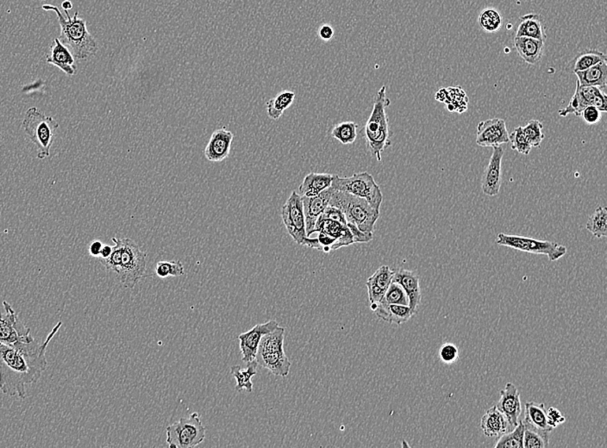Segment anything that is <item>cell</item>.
I'll use <instances>...</instances> for the list:
<instances>
[{
    "mask_svg": "<svg viewBox=\"0 0 607 448\" xmlns=\"http://www.w3.org/2000/svg\"><path fill=\"white\" fill-rule=\"evenodd\" d=\"M509 141H511L512 150L524 155L530 154L532 147L529 144L522 126L517 127L513 132L509 134Z\"/></svg>",
    "mask_w": 607,
    "mask_h": 448,
    "instance_id": "cell-43",
    "label": "cell"
},
{
    "mask_svg": "<svg viewBox=\"0 0 607 448\" xmlns=\"http://www.w3.org/2000/svg\"><path fill=\"white\" fill-rule=\"evenodd\" d=\"M258 363L255 360L248 362L247 368L245 370H242L239 365H233V367L230 368V373H232L237 381L236 390L237 391L240 392L245 390L248 393H251L253 391L251 379L253 377L257 374V368H258Z\"/></svg>",
    "mask_w": 607,
    "mask_h": 448,
    "instance_id": "cell-31",
    "label": "cell"
},
{
    "mask_svg": "<svg viewBox=\"0 0 607 448\" xmlns=\"http://www.w3.org/2000/svg\"><path fill=\"white\" fill-rule=\"evenodd\" d=\"M111 240L115 244L113 252L106 259H100V262L108 270L116 272L125 288L133 289L144 277L147 253L141 251L139 245L130 239L113 237Z\"/></svg>",
    "mask_w": 607,
    "mask_h": 448,
    "instance_id": "cell-2",
    "label": "cell"
},
{
    "mask_svg": "<svg viewBox=\"0 0 607 448\" xmlns=\"http://www.w3.org/2000/svg\"><path fill=\"white\" fill-rule=\"evenodd\" d=\"M167 443L170 448H193L199 446L206 438L199 413H193L188 418H181L177 423L167 426Z\"/></svg>",
    "mask_w": 607,
    "mask_h": 448,
    "instance_id": "cell-8",
    "label": "cell"
},
{
    "mask_svg": "<svg viewBox=\"0 0 607 448\" xmlns=\"http://www.w3.org/2000/svg\"><path fill=\"white\" fill-rule=\"evenodd\" d=\"M580 87H596L604 90L607 84L606 61L599 62L590 69L575 73Z\"/></svg>",
    "mask_w": 607,
    "mask_h": 448,
    "instance_id": "cell-28",
    "label": "cell"
},
{
    "mask_svg": "<svg viewBox=\"0 0 607 448\" xmlns=\"http://www.w3.org/2000/svg\"><path fill=\"white\" fill-rule=\"evenodd\" d=\"M334 192L335 190L330 186V188L319 193V195L314 197H301L303 203L307 237H310L314 234L316 223L318 221L319 216L325 211L328 205H329L331 196H333Z\"/></svg>",
    "mask_w": 607,
    "mask_h": 448,
    "instance_id": "cell-16",
    "label": "cell"
},
{
    "mask_svg": "<svg viewBox=\"0 0 607 448\" xmlns=\"http://www.w3.org/2000/svg\"><path fill=\"white\" fill-rule=\"evenodd\" d=\"M439 358L445 364H453L459 358V350L452 343H445L439 349Z\"/></svg>",
    "mask_w": 607,
    "mask_h": 448,
    "instance_id": "cell-44",
    "label": "cell"
},
{
    "mask_svg": "<svg viewBox=\"0 0 607 448\" xmlns=\"http://www.w3.org/2000/svg\"><path fill=\"white\" fill-rule=\"evenodd\" d=\"M602 61H606V54L595 50H585L573 59V72L587 70Z\"/></svg>",
    "mask_w": 607,
    "mask_h": 448,
    "instance_id": "cell-36",
    "label": "cell"
},
{
    "mask_svg": "<svg viewBox=\"0 0 607 448\" xmlns=\"http://www.w3.org/2000/svg\"><path fill=\"white\" fill-rule=\"evenodd\" d=\"M393 270L389 266H382L368 278L366 283L370 304H378L384 297L392 283Z\"/></svg>",
    "mask_w": 607,
    "mask_h": 448,
    "instance_id": "cell-21",
    "label": "cell"
},
{
    "mask_svg": "<svg viewBox=\"0 0 607 448\" xmlns=\"http://www.w3.org/2000/svg\"><path fill=\"white\" fill-rule=\"evenodd\" d=\"M504 154V148L502 146L493 148V154L489 166L484 171L482 178V190L487 196H497L500 192L502 181L501 167Z\"/></svg>",
    "mask_w": 607,
    "mask_h": 448,
    "instance_id": "cell-15",
    "label": "cell"
},
{
    "mask_svg": "<svg viewBox=\"0 0 607 448\" xmlns=\"http://www.w3.org/2000/svg\"><path fill=\"white\" fill-rule=\"evenodd\" d=\"M524 421L542 431L551 433L554 429L550 427L548 423L545 403L526 402V417H524Z\"/></svg>",
    "mask_w": 607,
    "mask_h": 448,
    "instance_id": "cell-30",
    "label": "cell"
},
{
    "mask_svg": "<svg viewBox=\"0 0 607 448\" xmlns=\"http://www.w3.org/2000/svg\"><path fill=\"white\" fill-rule=\"evenodd\" d=\"M62 7L63 10H69L73 8V4L71 0H65L64 2H62Z\"/></svg>",
    "mask_w": 607,
    "mask_h": 448,
    "instance_id": "cell-52",
    "label": "cell"
},
{
    "mask_svg": "<svg viewBox=\"0 0 607 448\" xmlns=\"http://www.w3.org/2000/svg\"><path fill=\"white\" fill-rule=\"evenodd\" d=\"M479 24L480 28L489 33L500 31L502 26V17L496 9L486 8L480 14Z\"/></svg>",
    "mask_w": 607,
    "mask_h": 448,
    "instance_id": "cell-39",
    "label": "cell"
},
{
    "mask_svg": "<svg viewBox=\"0 0 607 448\" xmlns=\"http://www.w3.org/2000/svg\"><path fill=\"white\" fill-rule=\"evenodd\" d=\"M319 36L323 41H330L334 36L333 27L329 24H323L319 29Z\"/></svg>",
    "mask_w": 607,
    "mask_h": 448,
    "instance_id": "cell-49",
    "label": "cell"
},
{
    "mask_svg": "<svg viewBox=\"0 0 607 448\" xmlns=\"http://www.w3.org/2000/svg\"><path fill=\"white\" fill-rule=\"evenodd\" d=\"M347 225L353 234L354 241H355V244H366V242H370L373 240V235L362 232V231L357 229V227L351 223H348Z\"/></svg>",
    "mask_w": 607,
    "mask_h": 448,
    "instance_id": "cell-47",
    "label": "cell"
},
{
    "mask_svg": "<svg viewBox=\"0 0 607 448\" xmlns=\"http://www.w3.org/2000/svg\"><path fill=\"white\" fill-rule=\"evenodd\" d=\"M0 215H1V211H0Z\"/></svg>",
    "mask_w": 607,
    "mask_h": 448,
    "instance_id": "cell-53",
    "label": "cell"
},
{
    "mask_svg": "<svg viewBox=\"0 0 607 448\" xmlns=\"http://www.w3.org/2000/svg\"><path fill=\"white\" fill-rule=\"evenodd\" d=\"M594 106L601 112L607 111V96L604 90L596 87H580L576 83L575 94L567 106L558 112L562 118L573 114L580 118L582 111L587 106Z\"/></svg>",
    "mask_w": 607,
    "mask_h": 448,
    "instance_id": "cell-11",
    "label": "cell"
},
{
    "mask_svg": "<svg viewBox=\"0 0 607 448\" xmlns=\"http://www.w3.org/2000/svg\"><path fill=\"white\" fill-rule=\"evenodd\" d=\"M333 175L329 174L311 173L304 178L300 186L301 197H314L330 188Z\"/></svg>",
    "mask_w": 607,
    "mask_h": 448,
    "instance_id": "cell-29",
    "label": "cell"
},
{
    "mask_svg": "<svg viewBox=\"0 0 607 448\" xmlns=\"http://www.w3.org/2000/svg\"><path fill=\"white\" fill-rule=\"evenodd\" d=\"M393 282L398 283L407 293L409 300V307L413 314L418 312L421 302V289L419 276L415 272L407 269H398L393 271Z\"/></svg>",
    "mask_w": 607,
    "mask_h": 448,
    "instance_id": "cell-18",
    "label": "cell"
},
{
    "mask_svg": "<svg viewBox=\"0 0 607 448\" xmlns=\"http://www.w3.org/2000/svg\"><path fill=\"white\" fill-rule=\"evenodd\" d=\"M155 274L161 279L180 277L185 274L184 267L181 260L159 261Z\"/></svg>",
    "mask_w": 607,
    "mask_h": 448,
    "instance_id": "cell-40",
    "label": "cell"
},
{
    "mask_svg": "<svg viewBox=\"0 0 607 448\" xmlns=\"http://www.w3.org/2000/svg\"><path fill=\"white\" fill-rule=\"evenodd\" d=\"M285 328L277 327L269 334L263 335L257 354H265L284 349Z\"/></svg>",
    "mask_w": 607,
    "mask_h": 448,
    "instance_id": "cell-33",
    "label": "cell"
},
{
    "mask_svg": "<svg viewBox=\"0 0 607 448\" xmlns=\"http://www.w3.org/2000/svg\"><path fill=\"white\" fill-rule=\"evenodd\" d=\"M3 306L6 314L0 312V342L9 346H16L21 343L35 342L31 328L26 327L18 318L12 305L4 301Z\"/></svg>",
    "mask_w": 607,
    "mask_h": 448,
    "instance_id": "cell-10",
    "label": "cell"
},
{
    "mask_svg": "<svg viewBox=\"0 0 607 448\" xmlns=\"http://www.w3.org/2000/svg\"><path fill=\"white\" fill-rule=\"evenodd\" d=\"M281 218L293 240L297 244L302 246L307 234L302 199L299 194L293 192L290 195L283 205Z\"/></svg>",
    "mask_w": 607,
    "mask_h": 448,
    "instance_id": "cell-12",
    "label": "cell"
},
{
    "mask_svg": "<svg viewBox=\"0 0 607 448\" xmlns=\"http://www.w3.org/2000/svg\"><path fill=\"white\" fill-rule=\"evenodd\" d=\"M516 36H526L545 42L546 27L541 15L530 13L520 17Z\"/></svg>",
    "mask_w": 607,
    "mask_h": 448,
    "instance_id": "cell-27",
    "label": "cell"
},
{
    "mask_svg": "<svg viewBox=\"0 0 607 448\" xmlns=\"http://www.w3.org/2000/svg\"><path fill=\"white\" fill-rule=\"evenodd\" d=\"M524 426L522 421L509 433L501 435L498 439L495 448H524Z\"/></svg>",
    "mask_w": 607,
    "mask_h": 448,
    "instance_id": "cell-37",
    "label": "cell"
},
{
    "mask_svg": "<svg viewBox=\"0 0 607 448\" xmlns=\"http://www.w3.org/2000/svg\"><path fill=\"white\" fill-rule=\"evenodd\" d=\"M580 118H582L583 121L588 125H597L601 121V111L594 106H587L582 111L580 114Z\"/></svg>",
    "mask_w": 607,
    "mask_h": 448,
    "instance_id": "cell-45",
    "label": "cell"
},
{
    "mask_svg": "<svg viewBox=\"0 0 607 448\" xmlns=\"http://www.w3.org/2000/svg\"><path fill=\"white\" fill-rule=\"evenodd\" d=\"M386 85L379 90L375 96L373 111L365 126L368 150L378 162H382V154L391 146L389 119L386 109L391 101L386 97Z\"/></svg>",
    "mask_w": 607,
    "mask_h": 448,
    "instance_id": "cell-4",
    "label": "cell"
},
{
    "mask_svg": "<svg viewBox=\"0 0 607 448\" xmlns=\"http://www.w3.org/2000/svg\"><path fill=\"white\" fill-rule=\"evenodd\" d=\"M46 62L48 64L57 66L68 76H74L76 74V58L59 38L54 39L52 43L50 52L46 55Z\"/></svg>",
    "mask_w": 607,
    "mask_h": 448,
    "instance_id": "cell-20",
    "label": "cell"
},
{
    "mask_svg": "<svg viewBox=\"0 0 607 448\" xmlns=\"http://www.w3.org/2000/svg\"><path fill=\"white\" fill-rule=\"evenodd\" d=\"M321 232L331 237L337 239L339 248L348 246L355 244L353 234L349 230L347 224H344L335 220L322 218L319 216L316 223L314 233Z\"/></svg>",
    "mask_w": 607,
    "mask_h": 448,
    "instance_id": "cell-22",
    "label": "cell"
},
{
    "mask_svg": "<svg viewBox=\"0 0 607 448\" xmlns=\"http://www.w3.org/2000/svg\"><path fill=\"white\" fill-rule=\"evenodd\" d=\"M496 244L522 252L546 255L551 262L561 259L567 253V248L564 245L558 244L557 242L540 241L534 238L519 237V235L500 233L496 238Z\"/></svg>",
    "mask_w": 607,
    "mask_h": 448,
    "instance_id": "cell-9",
    "label": "cell"
},
{
    "mask_svg": "<svg viewBox=\"0 0 607 448\" xmlns=\"http://www.w3.org/2000/svg\"><path fill=\"white\" fill-rule=\"evenodd\" d=\"M42 8L47 11H55L57 14L60 27H61V35L59 39L69 48L74 58L79 61H84L94 57L99 50L98 42L88 31L87 22L80 18L78 11L74 13L73 18H71L69 10H64L65 18L57 6L46 4L42 6Z\"/></svg>",
    "mask_w": 607,
    "mask_h": 448,
    "instance_id": "cell-3",
    "label": "cell"
},
{
    "mask_svg": "<svg viewBox=\"0 0 607 448\" xmlns=\"http://www.w3.org/2000/svg\"><path fill=\"white\" fill-rule=\"evenodd\" d=\"M277 327H279V324L277 321L272 320L265 323L256 324L251 330L238 336L240 342L242 356H243L242 360L245 363L256 360L260 340H262L263 335L270 333V332L274 330Z\"/></svg>",
    "mask_w": 607,
    "mask_h": 448,
    "instance_id": "cell-14",
    "label": "cell"
},
{
    "mask_svg": "<svg viewBox=\"0 0 607 448\" xmlns=\"http://www.w3.org/2000/svg\"><path fill=\"white\" fill-rule=\"evenodd\" d=\"M331 188L366 200L376 211H379L381 209L383 193L374 177L367 172L353 174L351 177L342 178L333 175Z\"/></svg>",
    "mask_w": 607,
    "mask_h": 448,
    "instance_id": "cell-7",
    "label": "cell"
},
{
    "mask_svg": "<svg viewBox=\"0 0 607 448\" xmlns=\"http://www.w3.org/2000/svg\"><path fill=\"white\" fill-rule=\"evenodd\" d=\"M330 206L339 209L346 220L362 232L373 235L379 211L375 210L368 202L351 194L335 190L330 200Z\"/></svg>",
    "mask_w": 607,
    "mask_h": 448,
    "instance_id": "cell-5",
    "label": "cell"
},
{
    "mask_svg": "<svg viewBox=\"0 0 607 448\" xmlns=\"http://www.w3.org/2000/svg\"><path fill=\"white\" fill-rule=\"evenodd\" d=\"M547 416H548V423L552 428H556L557 426L564 424L566 421L565 417L562 416L559 410L554 408V407H551L548 412H547Z\"/></svg>",
    "mask_w": 607,
    "mask_h": 448,
    "instance_id": "cell-48",
    "label": "cell"
},
{
    "mask_svg": "<svg viewBox=\"0 0 607 448\" xmlns=\"http://www.w3.org/2000/svg\"><path fill=\"white\" fill-rule=\"evenodd\" d=\"M103 244L102 241H92L90 246H89V253L92 256L94 257H99L100 252H102V249L103 248Z\"/></svg>",
    "mask_w": 607,
    "mask_h": 448,
    "instance_id": "cell-50",
    "label": "cell"
},
{
    "mask_svg": "<svg viewBox=\"0 0 607 448\" xmlns=\"http://www.w3.org/2000/svg\"><path fill=\"white\" fill-rule=\"evenodd\" d=\"M510 426L508 419L496 405L487 410L480 420V428L487 437L501 436L508 431Z\"/></svg>",
    "mask_w": 607,
    "mask_h": 448,
    "instance_id": "cell-25",
    "label": "cell"
},
{
    "mask_svg": "<svg viewBox=\"0 0 607 448\" xmlns=\"http://www.w3.org/2000/svg\"><path fill=\"white\" fill-rule=\"evenodd\" d=\"M370 308L379 319L390 324L400 325L407 323L414 315L408 305L385 304L378 302V304H370Z\"/></svg>",
    "mask_w": 607,
    "mask_h": 448,
    "instance_id": "cell-23",
    "label": "cell"
},
{
    "mask_svg": "<svg viewBox=\"0 0 607 448\" xmlns=\"http://www.w3.org/2000/svg\"><path fill=\"white\" fill-rule=\"evenodd\" d=\"M543 129V123L538 120H535V119H532L526 126L523 127L524 133L531 147H540L541 145L543 138H545Z\"/></svg>",
    "mask_w": 607,
    "mask_h": 448,
    "instance_id": "cell-42",
    "label": "cell"
},
{
    "mask_svg": "<svg viewBox=\"0 0 607 448\" xmlns=\"http://www.w3.org/2000/svg\"><path fill=\"white\" fill-rule=\"evenodd\" d=\"M111 252H113V248L111 246H103L102 252H100V259H106V258L109 257Z\"/></svg>",
    "mask_w": 607,
    "mask_h": 448,
    "instance_id": "cell-51",
    "label": "cell"
},
{
    "mask_svg": "<svg viewBox=\"0 0 607 448\" xmlns=\"http://www.w3.org/2000/svg\"><path fill=\"white\" fill-rule=\"evenodd\" d=\"M514 46L517 54L528 64L535 65L541 61L545 42L526 36H515Z\"/></svg>",
    "mask_w": 607,
    "mask_h": 448,
    "instance_id": "cell-24",
    "label": "cell"
},
{
    "mask_svg": "<svg viewBox=\"0 0 607 448\" xmlns=\"http://www.w3.org/2000/svg\"><path fill=\"white\" fill-rule=\"evenodd\" d=\"M524 448H545L550 446V433L540 430L524 423Z\"/></svg>",
    "mask_w": 607,
    "mask_h": 448,
    "instance_id": "cell-34",
    "label": "cell"
},
{
    "mask_svg": "<svg viewBox=\"0 0 607 448\" xmlns=\"http://www.w3.org/2000/svg\"><path fill=\"white\" fill-rule=\"evenodd\" d=\"M357 128L358 125L355 122H344L338 123L335 126L331 136L342 145H349L355 143L357 138Z\"/></svg>",
    "mask_w": 607,
    "mask_h": 448,
    "instance_id": "cell-38",
    "label": "cell"
},
{
    "mask_svg": "<svg viewBox=\"0 0 607 448\" xmlns=\"http://www.w3.org/2000/svg\"><path fill=\"white\" fill-rule=\"evenodd\" d=\"M496 407L506 417L512 429L519 424L522 405L519 389L515 384L511 382L505 384L504 389L501 391V398Z\"/></svg>",
    "mask_w": 607,
    "mask_h": 448,
    "instance_id": "cell-17",
    "label": "cell"
},
{
    "mask_svg": "<svg viewBox=\"0 0 607 448\" xmlns=\"http://www.w3.org/2000/svg\"><path fill=\"white\" fill-rule=\"evenodd\" d=\"M476 130V144L480 147H500L509 143V133L504 119L494 118L480 122Z\"/></svg>",
    "mask_w": 607,
    "mask_h": 448,
    "instance_id": "cell-13",
    "label": "cell"
},
{
    "mask_svg": "<svg viewBox=\"0 0 607 448\" xmlns=\"http://www.w3.org/2000/svg\"><path fill=\"white\" fill-rule=\"evenodd\" d=\"M586 227L594 237H606L607 235V209L599 206L588 218Z\"/></svg>",
    "mask_w": 607,
    "mask_h": 448,
    "instance_id": "cell-35",
    "label": "cell"
},
{
    "mask_svg": "<svg viewBox=\"0 0 607 448\" xmlns=\"http://www.w3.org/2000/svg\"><path fill=\"white\" fill-rule=\"evenodd\" d=\"M320 216L325 218L333 219L335 220V221H338L344 224L348 223L344 213L339 210V209L330 206V205H328L325 211H323V214Z\"/></svg>",
    "mask_w": 607,
    "mask_h": 448,
    "instance_id": "cell-46",
    "label": "cell"
},
{
    "mask_svg": "<svg viewBox=\"0 0 607 448\" xmlns=\"http://www.w3.org/2000/svg\"><path fill=\"white\" fill-rule=\"evenodd\" d=\"M22 126L29 140L35 145L37 158L44 160L50 157L55 134L59 128L57 121L48 117L36 107H32L25 112Z\"/></svg>",
    "mask_w": 607,
    "mask_h": 448,
    "instance_id": "cell-6",
    "label": "cell"
},
{
    "mask_svg": "<svg viewBox=\"0 0 607 448\" xmlns=\"http://www.w3.org/2000/svg\"><path fill=\"white\" fill-rule=\"evenodd\" d=\"M379 302L385 304H409L407 295L405 293L404 289L398 283L393 281L390 284L384 297L382 298V301Z\"/></svg>",
    "mask_w": 607,
    "mask_h": 448,
    "instance_id": "cell-41",
    "label": "cell"
},
{
    "mask_svg": "<svg viewBox=\"0 0 607 448\" xmlns=\"http://www.w3.org/2000/svg\"><path fill=\"white\" fill-rule=\"evenodd\" d=\"M294 99H295V93L293 92L284 91L279 93L277 97L267 101V115L271 119L278 120L284 111L292 106Z\"/></svg>",
    "mask_w": 607,
    "mask_h": 448,
    "instance_id": "cell-32",
    "label": "cell"
},
{
    "mask_svg": "<svg viewBox=\"0 0 607 448\" xmlns=\"http://www.w3.org/2000/svg\"><path fill=\"white\" fill-rule=\"evenodd\" d=\"M62 326V322H58L42 344L36 341L16 346L0 342V390L4 394L26 398V386L36 383L46 371L47 347Z\"/></svg>",
    "mask_w": 607,
    "mask_h": 448,
    "instance_id": "cell-1",
    "label": "cell"
},
{
    "mask_svg": "<svg viewBox=\"0 0 607 448\" xmlns=\"http://www.w3.org/2000/svg\"><path fill=\"white\" fill-rule=\"evenodd\" d=\"M233 134L229 130L219 129L212 133L208 141L204 155L212 162H219L227 158L232 148Z\"/></svg>",
    "mask_w": 607,
    "mask_h": 448,
    "instance_id": "cell-19",
    "label": "cell"
},
{
    "mask_svg": "<svg viewBox=\"0 0 607 448\" xmlns=\"http://www.w3.org/2000/svg\"><path fill=\"white\" fill-rule=\"evenodd\" d=\"M256 360L260 367L270 370L275 376L283 378L289 374L291 362L286 356L284 349L270 354H257Z\"/></svg>",
    "mask_w": 607,
    "mask_h": 448,
    "instance_id": "cell-26",
    "label": "cell"
}]
</instances>
